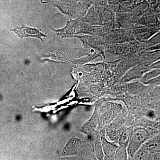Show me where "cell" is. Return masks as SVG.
I'll return each mask as SVG.
<instances>
[{
  "label": "cell",
  "instance_id": "obj_1",
  "mask_svg": "<svg viewBox=\"0 0 160 160\" xmlns=\"http://www.w3.org/2000/svg\"><path fill=\"white\" fill-rule=\"evenodd\" d=\"M149 138L148 132L143 129H137L132 133L129 140L128 152L131 156L134 155L144 143Z\"/></svg>",
  "mask_w": 160,
  "mask_h": 160
},
{
  "label": "cell",
  "instance_id": "obj_2",
  "mask_svg": "<svg viewBox=\"0 0 160 160\" xmlns=\"http://www.w3.org/2000/svg\"><path fill=\"white\" fill-rule=\"evenodd\" d=\"M13 31L18 35V36L21 38L23 37H35L39 38L42 41V37H45L46 35L40 32L39 30L35 28H29L23 25L21 27H17L13 29Z\"/></svg>",
  "mask_w": 160,
  "mask_h": 160
},
{
  "label": "cell",
  "instance_id": "obj_3",
  "mask_svg": "<svg viewBox=\"0 0 160 160\" xmlns=\"http://www.w3.org/2000/svg\"><path fill=\"white\" fill-rule=\"evenodd\" d=\"M150 153L160 152V135L148 139L142 145Z\"/></svg>",
  "mask_w": 160,
  "mask_h": 160
},
{
  "label": "cell",
  "instance_id": "obj_4",
  "mask_svg": "<svg viewBox=\"0 0 160 160\" xmlns=\"http://www.w3.org/2000/svg\"><path fill=\"white\" fill-rule=\"evenodd\" d=\"M152 154L142 146L135 152L133 157L136 160L151 159Z\"/></svg>",
  "mask_w": 160,
  "mask_h": 160
},
{
  "label": "cell",
  "instance_id": "obj_5",
  "mask_svg": "<svg viewBox=\"0 0 160 160\" xmlns=\"http://www.w3.org/2000/svg\"><path fill=\"white\" fill-rule=\"evenodd\" d=\"M131 133V130H126L122 134L120 139V142L122 144V146L125 147V146L129 143L132 134Z\"/></svg>",
  "mask_w": 160,
  "mask_h": 160
},
{
  "label": "cell",
  "instance_id": "obj_6",
  "mask_svg": "<svg viewBox=\"0 0 160 160\" xmlns=\"http://www.w3.org/2000/svg\"><path fill=\"white\" fill-rule=\"evenodd\" d=\"M125 148V146H122L117 150L115 155V158L116 159H124L126 158L127 155Z\"/></svg>",
  "mask_w": 160,
  "mask_h": 160
},
{
  "label": "cell",
  "instance_id": "obj_7",
  "mask_svg": "<svg viewBox=\"0 0 160 160\" xmlns=\"http://www.w3.org/2000/svg\"><path fill=\"white\" fill-rule=\"evenodd\" d=\"M151 159L160 160V152L153 153Z\"/></svg>",
  "mask_w": 160,
  "mask_h": 160
}]
</instances>
